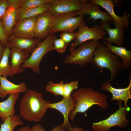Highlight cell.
<instances>
[{"instance_id":"cb8c5ba5","label":"cell","mask_w":131,"mask_h":131,"mask_svg":"<svg viewBox=\"0 0 131 131\" xmlns=\"http://www.w3.org/2000/svg\"><path fill=\"white\" fill-rule=\"evenodd\" d=\"M10 54V49L8 44L4 50L2 58L0 61V76L6 77H10L11 69L9 63Z\"/></svg>"},{"instance_id":"277c9868","label":"cell","mask_w":131,"mask_h":131,"mask_svg":"<svg viewBox=\"0 0 131 131\" xmlns=\"http://www.w3.org/2000/svg\"><path fill=\"white\" fill-rule=\"evenodd\" d=\"M101 43L99 41L92 40L83 42L66 56L62 63L76 64L82 67L85 66L88 63H91L96 47Z\"/></svg>"},{"instance_id":"3957f363","label":"cell","mask_w":131,"mask_h":131,"mask_svg":"<svg viewBox=\"0 0 131 131\" xmlns=\"http://www.w3.org/2000/svg\"><path fill=\"white\" fill-rule=\"evenodd\" d=\"M91 63L99 69L103 70L106 68L109 70L111 82L116 77L118 71L123 68L122 62L119 59L118 57L111 53L105 45L102 43L96 47Z\"/></svg>"},{"instance_id":"4dcf8cb0","label":"cell","mask_w":131,"mask_h":131,"mask_svg":"<svg viewBox=\"0 0 131 131\" xmlns=\"http://www.w3.org/2000/svg\"><path fill=\"white\" fill-rule=\"evenodd\" d=\"M9 39L4 29L0 18V41L6 46L8 44Z\"/></svg>"},{"instance_id":"484cf974","label":"cell","mask_w":131,"mask_h":131,"mask_svg":"<svg viewBox=\"0 0 131 131\" xmlns=\"http://www.w3.org/2000/svg\"><path fill=\"white\" fill-rule=\"evenodd\" d=\"M64 84V82L63 81L57 83H55L50 81L46 86L45 90L55 96H61L63 97Z\"/></svg>"},{"instance_id":"d6a6232c","label":"cell","mask_w":131,"mask_h":131,"mask_svg":"<svg viewBox=\"0 0 131 131\" xmlns=\"http://www.w3.org/2000/svg\"><path fill=\"white\" fill-rule=\"evenodd\" d=\"M8 8L7 0H0V18L4 15Z\"/></svg>"},{"instance_id":"e0dca14e","label":"cell","mask_w":131,"mask_h":131,"mask_svg":"<svg viewBox=\"0 0 131 131\" xmlns=\"http://www.w3.org/2000/svg\"><path fill=\"white\" fill-rule=\"evenodd\" d=\"M10 49V56L11 58L10 65L11 73L10 77L13 76L25 71L22 65L29 58V53L21 51L15 47Z\"/></svg>"},{"instance_id":"4fadbf2b","label":"cell","mask_w":131,"mask_h":131,"mask_svg":"<svg viewBox=\"0 0 131 131\" xmlns=\"http://www.w3.org/2000/svg\"><path fill=\"white\" fill-rule=\"evenodd\" d=\"M129 74L130 82L126 87L117 88L113 87L111 84V81L110 78L101 84V90L103 91L109 92L112 95L111 100L123 101L124 106L127 105L128 100L131 98V74Z\"/></svg>"},{"instance_id":"44dd1931","label":"cell","mask_w":131,"mask_h":131,"mask_svg":"<svg viewBox=\"0 0 131 131\" xmlns=\"http://www.w3.org/2000/svg\"><path fill=\"white\" fill-rule=\"evenodd\" d=\"M107 49L112 53L121 58L123 68L127 69L131 67V51L125 47L114 46L105 41H101Z\"/></svg>"},{"instance_id":"ba28073f","label":"cell","mask_w":131,"mask_h":131,"mask_svg":"<svg viewBox=\"0 0 131 131\" xmlns=\"http://www.w3.org/2000/svg\"><path fill=\"white\" fill-rule=\"evenodd\" d=\"M106 34L99 24L90 28L87 26L85 21L79 27L74 42L70 47V51L72 52L85 42L90 40L99 41L103 39Z\"/></svg>"},{"instance_id":"836d02e7","label":"cell","mask_w":131,"mask_h":131,"mask_svg":"<svg viewBox=\"0 0 131 131\" xmlns=\"http://www.w3.org/2000/svg\"><path fill=\"white\" fill-rule=\"evenodd\" d=\"M30 131H45V129L41 126L37 124L33 125L31 128Z\"/></svg>"},{"instance_id":"8992f818","label":"cell","mask_w":131,"mask_h":131,"mask_svg":"<svg viewBox=\"0 0 131 131\" xmlns=\"http://www.w3.org/2000/svg\"><path fill=\"white\" fill-rule=\"evenodd\" d=\"M122 101H118L119 109L106 119L93 123L92 127L94 131H110V129L117 126L125 128L128 126L130 121L126 118L130 108L128 105L122 106Z\"/></svg>"},{"instance_id":"30bf717a","label":"cell","mask_w":131,"mask_h":131,"mask_svg":"<svg viewBox=\"0 0 131 131\" xmlns=\"http://www.w3.org/2000/svg\"><path fill=\"white\" fill-rule=\"evenodd\" d=\"M100 6L94 3L88 1L85 6L82 10L77 12H73V16H75L81 14L90 15L88 19L90 21L92 19L93 22L97 20L101 19V22L110 24L111 22L114 24L113 19L107 12H103L100 9Z\"/></svg>"},{"instance_id":"d590c367","label":"cell","mask_w":131,"mask_h":131,"mask_svg":"<svg viewBox=\"0 0 131 131\" xmlns=\"http://www.w3.org/2000/svg\"><path fill=\"white\" fill-rule=\"evenodd\" d=\"M6 46L0 41V61L3 56Z\"/></svg>"},{"instance_id":"8fae6325","label":"cell","mask_w":131,"mask_h":131,"mask_svg":"<svg viewBox=\"0 0 131 131\" xmlns=\"http://www.w3.org/2000/svg\"><path fill=\"white\" fill-rule=\"evenodd\" d=\"M53 16L48 10L36 17L34 28L35 38H46L49 34L52 26Z\"/></svg>"},{"instance_id":"603a6c76","label":"cell","mask_w":131,"mask_h":131,"mask_svg":"<svg viewBox=\"0 0 131 131\" xmlns=\"http://www.w3.org/2000/svg\"><path fill=\"white\" fill-rule=\"evenodd\" d=\"M50 5V4H45L36 7L29 8H20L17 9L18 21L36 16L49 10Z\"/></svg>"},{"instance_id":"83f0119b","label":"cell","mask_w":131,"mask_h":131,"mask_svg":"<svg viewBox=\"0 0 131 131\" xmlns=\"http://www.w3.org/2000/svg\"><path fill=\"white\" fill-rule=\"evenodd\" d=\"M78 82L77 81H72L69 83L64 84V86L63 97H69L71 96L72 92L77 89L78 87Z\"/></svg>"},{"instance_id":"f1b7e54d","label":"cell","mask_w":131,"mask_h":131,"mask_svg":"<svg viewBox=\"0 0 131 131\" xmlns=\"http://www.w3.org/2000/svg\"><path fill=\"white\" fill-rule=\"evenodd\" d=\"M68 44L60 38L56 39L53 43L54 50L60 53H62L65 51Z\"/></svg>"},{"instance_id":"9c48e42d","label":"cell","mask_w":131,"mask_h":131,"mask_svg":"<svg viewBox=\"0 0 131 131\" xmlns=\"http://www.w3.org/2000/svg\"><path fill=\"white\" fill-rule=\"evenodd\" d=\"M88 1L86 0H56L51 4L49 10L53 16L79 11Z\"/></svg>"},{"instance_id":"7a4b0ae2","label":"cell","mask_w":131,"mask_h":131,"mask_svg":"<svg viewBox=\"0 0 131 131\" xmlns=\"http://www.w3.org/2000/svg\"><path fill=\"white\" fill-rule=\"evenodd\" d=\"M50 102L43 99L41 93L34 90H27L20 103V116L29 121L39 122L44 116Z\"/></svg>"},{"instance_id":"e575fe53","label":"cell","mask_w":131,"mask_h":131,"mask_svg":"<svg viewBox=\"0 0 131 131\" xmlns=\"http://www.w3.org/2000/svg\"><path fill=\"white\" fill-rule=\"evenodd\" d=\"M67 131H88L84 130L83 128L78 127H73L71 126L68 129Z\"/></svg>"},{"instance_id":"52a82bcc","label":"cell","mask_w":131,"mask_h":131,"mask_svg":"<svg viewBox=\"0 0 131 131\" xmlns=\"http://www.w3.org/2000/svg\"><path fill=\"white\" fill-rule=\"evenodd\" d=\"M73 12L53 16L52 26L49 33L59 32L76 31L85 22L84 19L85 15L81 14L77 16H73Z\"/></svg>"},{"instance_id":"5bb4252c","label":"cell","mask_w":131,"mask_h":131,"mask_svg":"<svg viewBox=\"0 0 131 131\" xmlns=\"http://www.w3.org/2000/svg\"><path fill=\"white\" fill-rule=\"evenodd\" d=\"M36 17L18 21L12 30V35L18 38H35L34 28Z\"/></svg>"},{"instance_id":"9a60e30c","label":"cell","mask_w":131,"mask_h":131,"mask_svg":"<svg viewBox=\"0 0 131 131\" xmlns=\"http://www.w3.org/2000/svg\"><path fill=\"white\" fill-rule=\"evenodd\" d=\"M75 103L71 96L69 97H63L60 101L54 103H49L47 105L48 108L56 109L59 111L63 115L64 121L62 125L65 130L72 126L68 121L70 113L75 108Z\"/></svg>"},{"instance_id":"5b68a950","label":"cell","mask_w":131,"mask_h":131,"mask_svg":"<svg viewBox=\"0 0 131 131\" xmlns=\"http://www.w3.org/2000/svg\"><path fill=\"white\" fill-rule=\"evenodd\" d=\"M56 38L55 33L49 34L46 38L40 43L29 58L22 64V67L24 69H30L35 73L39 74L41 62L46 54L54 50L53 43Z\"/></svg>"},{"instance_id":"2e32d148","label":"cell","mask_w":131,"mask_h":131,"mask_svg":"<svg viewBox=\"0 0 131 131\" xmlns=\"http://www.w3.org/2000/svg\"><path fill=\"white\" fill-rule=\"evenodd\" d=\"M110 24L101 22L99 24L109 36L108 37H104L103 39L109 44H111L113 43L116 46L123 47L124 41L125 29L121 25L116 24H114L115 27L112 28L110 27Z\"/></svg>"},{"instance_id":"d6986e66","label":"cell","mask_w":131,"mask_h":131,"mask_svg":"<svg viewBox=\"0 0 131 131\" xmlns=\"http://www.w3.org/2000/svg\"><path fill=\"white\" fill-rule=\"evenodd\" d=\"M25 83L21 82L15 84L8 81L7 78L0 76V98H3L8 94L25 93L27 90Z\"/></svg>"},{"instance_id":"8d00e7d4","label":"cell","mask_w":131,"mask_h":131,"mask_svg":"<svg viewBox=\"0 0 131 131\" xmlns=\"http://www.w3.org/2000/svg\"><path fill=\"white\" fill-rule=\"evenodd\" d=\"M65 128L61 125L55 127L49 131H65Z\"/></svg>"},{"instance_id":"1f68e13d","label":"cell","mask_w":131,"mask_h":131,"mask_svg":"<svg viewBox=\"0 0 131 131\" xmlns=\"http://www.w3.org/2000/svg\"><path fill=\"white\" fill-rule=\"evenodd\" d=\"M8 8H12L17 10L20 8L22 0H7Z\"/></svg>"},{"instance_id":"d4e9b609","label":"cell","mask_w":131,"mask_h":131,"mask_svg":"<svg viewBox=\"0 0 131 131\" xmlns=\"http://www.w3.org/2000/svg\"><path fill=\"white\" fill-rule=\"evenodd\" d=\"M24 123L20 115L10 116L7 118L0 124V131H14L16 126L23 125Z\"/></svg>"},{"instance_id":"7402d4cb","label":"cell","mask_w":131,"mask_h":131,"mask_svg":"<svg viewBox=\"0 0 131 131\" xmlns=\"http://www.w3.org/2000/svg\"><path fill=\"white\" fill-rule=\"evenodd\" d=\"M1 19L4 29L9 38L12 35L13 28L18 21L17 10L12 8H8Z\"/></svg>"},{"instance_id":"ffe728a7","label":"cell","mask_w":131,"mask_h":131,"mask_svg":"<svg viewBox=\"0 0 131 131\" xmlns=\"http://www.w3.org/2000/svg\"><path fill=\"white\" fill-rule=\"evenodd\" d=\"M19 96V93L10 94L7 99L0 102V118L3 123L7 118L15 115V106Z\"/></svg>"},{"instance_id":"6da1fadb","label":"cell","mask_w":131,"mask_h":131,"mask_svg":"<svg viewBox=\"0 0 131 131\" xmlns=\"http://www.w3.org/2000/svg\"><path fill=\"white\" fill-rule=\"evenodd\" d=\"M71 96L75 103V108L69 114L68 119L73 121L76 114L84 113L94 105L103 109H107L108 105L106 102L108 97L90 88L82 87L74 90Z\"/></svg>"},{"instance_id":"74e56055","label":"cell","mask_w":131,"mask_h":131,"mask_svg":"<svg viewBox=\"0 0 131 131\" xmlns=\"http://www.w3.org/2000/svg\"><path fill=\"white\" fill-rule=\"evenodd\" d=\"M31 128L28 126H26L19 129L18 131H30Z\"/></svg>"},{"instance_id":"7c38bea8","label":"cell","mask_w":131,"mask_h":131,"mask_svg":"<svg viewBox=\"0 0 131 131\" xmlns=\"http://www.w3.org/2000/svg\"><path fill=\"white\" fill-rule=\"evenodd\" d=\"M90 2L94 3L104 8L113 19L114 24L121 25L125 29H127L129 27L130 15L126 10L125 11L121 16L116 15L114 10L115 6L114 1L112 0H90Z\"/></svg>"},{"instance_id":"ac0fdd59","label":"cell","mask_w":131,"mask_h":131,"mask_svg":"<svg viewBox=\"0 0 131 131\" xmlns=\"http://www.w3.org/2000/svg\"><path fill=\"white\" fill-rule=\"evenodd\" d=\"M41 40L18 38L12 35L9 38L8 45L10 48L15 47L19 50L31 54Z\"/></svg>"},{"instance_id":"4316f807","label":"cell","mask_w":131,"mask_h":131,"mask_svg":"<svg viewBox=\"0 0 131 131\" xmlns=\"http://www.w3.org/2000/svg\"><path fill=\"white\" fill-rule=\"evenodd\" d=\"M56 0H22L20 8H29L38 7L42 4H52Z\"/></svg>"},{"instance_id":"f546056e","label":"cell","mask_w":131,"mask_h":131,"mask_svg":"<svg viewBox=\"0 0 131 131\" xmlns=\"http://www.w3.org/2000/svg\"><path fill=\"white\" fill-rule=\"evenodd\" d=\"M77 35V31L63 32L60 33V38L68 44L75 40Z\"/></svg>"}]
</instances>
